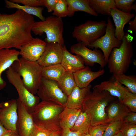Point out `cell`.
I'll return each mask as SVG.
<instances>
[{
  "label": "cell",
  "instance_id": "9a60e30c",
  "mask_svg": "<svg viewBox=\"0 0 136 136\" xmlns=\"http://www.w3.org/2000/svg\"><path fill=\"white\" fill-rule=\"evenodd\" d=\"M46 44L45 50L37 61L39 64L43 67L61 63L63 55V46L57 43Z\"/></svg>",
  "mask_w": 136,
  "mask_h": 136
},
{
  "label": "cell",
  "instance_id": "74e56055",
  "mask_svg": "<svg viewBox=\"0 0 136 136\" xmlns=\"http://www.w3.org/2000/svg\"><path fill=\"white\" fill-rule=\"evenodd\" d=\"M11 2L24 5L36 7L43 6L42 0H10Z\"/></svg>",
  "mask_w": 136,
  "mask_h": 136
},
{
  "label": "cell",
  "instance_id": "44dd1931",
  "mask_svg": "<svg viewBox=\"0 0 136 136\" xmlns=\"http://www.w3.org/2000/svg\"><path fill=\"white\" fill-rule=\"evenodd\" d=\"M91 87V84L87 87L83 88L76 86L68 96L64 107L82 110L84 101L90 91Z\"/></svg>",
  "mask_w": 136,
  "mask_h": 136
},
{
  "label": "cell",
  "instance_id": "7bdbcfd3",
  "mask_svg": "<svg viewBox=\"0 0 136 136\" xmlns=\"http://www.w3.org/2000/svg\"><path fill=\"white\" fill-rule=\"evenodd\" d=\"M2 136H20L17 131L9 130Z\"/></svg>",
  "mask_w": 136,
  "mask_h": 136
},
{
  "label": "cell",
  "instance_id": "b9f144b4",
  "mask_svg": "<svg viewBox=\"0 0 136 136\" xmlns=\"http://www.w3.org/2000/svg\"><path fill=\"white\" fill-rule=\"evenodd\" d=\"M129 25L128 27L127 30L128 31L134 32L136 33V15L134 19L132 21H130L128 22Z\"/></svg>",
  "mask_w": 136,
  "mask_h": 136
},
{
  "label": "cell",
  "instance_id": "6da1fadb",
  "mask_svg": "<svg viewBox=\"0 0 136 136\" xmlns=\"http://www.w3.org/2000/svg\"><path fill=\"white\" fill-rule=\"evenodd\" d=\"M35 22L32 15L20 10L10 14L0 13V49H20L31 41Z\"/></svg>",
  "mask_w": 136,
  "mask_h": 136
},
{
  "label": "cell",
  "instance_id": "ba28073f",
  "mask_svg": "<svg viewBox=\"0 0 136 136\" xmlns=\"http://www.w3.org/2000/svg\"><path fill=\"white\" fill-rule=\"evenodd\" d=\"M9 82L15 88L20 100L26 108L32 113L40 102V98L30 92L24 85L21 77L11 66L6 72Z\"/></svg>",
  "mask_w": 136,
  "mask_h": 136
},
{
  "label": "cell",
  "instance_id": "e575fe53",
  "mask_svg": "<svg viewBox=\"0 0 136 136\" xmlns=\"http://www.w3.org/2000/svg\"><path fill=\"white\" fill-rule=\"evenodd\" d=\"M108 124L105 123L90 126L88 132L90 136H103L104 133Z\"/></svg>",
  "mask_w": 136,
  "mask_h": 136
},
{
  "label": "cell",
  "instance_id": "c3c4849f",
  "mask_svg": "<svg viewBox=\"0 0 136 136\" xmlns=\"http://www.w3.org/2000/svg\"><path fill=\"white\" fill-rule=\"evenodd\" d=\"M4 102V101H2V102H0V111L3 105Z\"/></svg>",
  "mask_w": 136,
  "mask_h": 136
},
{
  "label": "cell",
  "instance_id": "60d3db41",
  "mask_svg": "<svg viewBox=\"0 0 136 136\" xmlns=\"http://www.w3.org/2000/svg\"><path fill=\"white\" fill-rule=\"evenodd\" d=\"M123 122L136 125V112H131L123 119Z\"/></svg>",
  "mask_w": 136,
  "mask_h": 136
},
{
  "label": "cell",
  "instance_id": "52a82bcc",
  "mask_svg": "<svg viewBox=\"0 0 136 136\" xmlns=\"http://www.w3.org/2000/svg\"><path fill=\"white\" fill-rule=\"evenodd\" d=\"M107 25L105 21L88 20L75 27L72 36L78 42L88 47L105 34Z\"/></svg>",
  "mask_w": 136,
  "mask_h": 136
},
{
  "label": "cell",
  "instance_id": "ffe728a7",
  "mask_svg": "<svg viewBox=\"0 0 136 136\" xmlns=\"http://www.w3.org/2000/svg\"><path fill=\"white\" fill-rule=\"evenodd\" d=\"M104 73V69L92 71L87 66L73 74L77 86L83 88L88 87L92 81Z\"/></svg>",
  "mask_w": 136,
  "mask_h": 136
},
{
  "label": "cell",
  "instance_id": "ac0fdd59",
  "mask_svg": "<svg viewBox=\"0 0 136 136\" xmlns=\"http://www.w3.org/2000/svg\"><path fill=\"white\" fill-rule=\"evenodd\" d=\"M110 15L115 24V36L119 40L122 41L125 34L124 30L125 25L135 15L123 12L115 8L111 9Z\"/></svg>",
  "mask_w": 136,
  "mask_h": 136
},
{
  "label": "cell",
  "instance_id": "d6986e66",
  "mask_svg": "<svg viewBox=\"0 0 136 136\" xmlns=\"http://www.w3.org/2000/svg\"><path fill=\"white\" fill-rule=\"evenodd\" d=\"M63 55L61 64L66 72L74 73L84 68L85 63L80 56L74 55L63 46Z\"/></svg>",
  "mask_w": 136,
  "mask_h": 136
},
{
  "label": "cell",
  "instance_id": "7dc6e473",
  "mask_svg": "<svg viewBox=\"0 0 136 136\" xmlns=\"http://www.w3.org/2000/svg\"><path fill=\"white\" fill-rule=\"evenodd\" d=\"M82 136H90V135L88 132V131H87L83 133Z\"/></svg>",
  "mask_w": 136,
  "mask_h": 136
},
{
  "label": "cell",
  "instance_id": "4316f807",
  "mask_svg": "<svg viewBox=\"0 0 136 136\" xmlns=\"http://www.w3.org/2000/svg\"><path fill=\"white\" fill-rule=\"evenodd\" d=\"M61 63L54 64L42 68V77L58 81L66 72Z\"/></svg>",
  "mask_w": 136,
  "mask_h": 136
},
{
  "label": "cell",
  "instance_id": "5bb4252c",
  "mask_svg": "<svg viewBox=\"0 0 136 136\" xmlns=\"http://www.w3.org/2000/svg\"><path fill=\"white\" fill-rule=\"evenodd\" d=\"M46 45L44 41L39 38H33L21 47L19 49L20 55L27 60L38 61L44 52Z\"/></svg>",
  "mask_w": 136,
  "mask_h": 136
},
{
  "label": "cell",
  "instance_id": "3957f363",
  "mask_svg": "<svg viewBox=\"0 0 136 136\" xmlns=\"http://www.w3.org/2000/svg\"><path fill=\"white\" fill-rule=\"evenodd\" d=\"M133 37L125 32L121 46L112 51L107 64L109 72L113 75L125 74L129 68L133 56L132 41Z\"/></svg>",
  "mask_w": 136,
  "mask_h": 136
},
{
  "label": "cell",
  "instance_id": "e0dca14e",
  "mask_svg": "<svg viewBox=\"0 0 136 136\" xmlns=\"http://www.w3.org/2000/svg\"><path fill=\"white\" fill-rule=\"evenodd\" d=\"M19 51L15 49H0V90L7 85V82L2 77L4 72L11 66L13 63L18 59Z\"/></svg>",
  "mask_w": 136,
  "mask_h": 136
},
{
  "label": "cell",
  "instance_id": "836d02e7",
  "mask_svg": "<svg viewBox=\"0 0 136 136\" xmlns=\"http://www.w3.org/2000/svg\"><path fill=\"white\" fill-rule=\"evenodd\" d=\"M121 102L131 112H136V94L129 92Z\"/></svg>",
  "mask_w": 136,
  "mask_h": 136
},
{
  "label": "cell",
  "instance_id": "30bf717a",
  "mask_svg": "<svg viewBox=\"0 0 136 136\" xmlns=\"http://www.w3.org/2000/svg\"><path fill=\"white\" fill-rule=\"evenodd\" d=\"M107 25L105 34L88 47L90 48H99L103 52L105 60L107 63L112 50L121 46L122 41L118 39L115 36V27L111 18L107 19Z\"/></svg>",
  "mask_w": 136,
  "mask_h": 136
},
{
  "label": "cell",
  "instance_id": "f35d334b",
  "mask_svg": "<svg viewBox=\"0 0 136 136\" xmlns=\"http://www.w3.org/2000/svg\"><path fill=\"white\" fill-rule=\"evenodd\" d=\"M84 132L82 131H73L69 129H62L60 136H82Z\"/></svg>",
  "mask_w": 136,
  "mask_h": 136
},
{
  "label": "cell",
  "instance_id": "ab89813d",
  "mask_svg": "<svg viewBox=\"0 0 136 136\" xmlns=\"http://www.w3.org/2000/svg\"><path fill=\"white\" fill-rule=\"evenodd\" d=\"M43 6L46 7L49 12H53L57 0H42Z\"/></svg>",
  "mask_w": 136,
  "mask_h": 136
},
{
  "label": "cell",
  "instance_id": "8992f818",
  "mask_svg": "<svg viewBox=\"0 0 136 136\" xmlns=\"http://www.w3.org/2000/svg\"><path fill=\"white\" fill-rule=\"evenodd\" d=\"M63 24L62 18L52 15L45 18L44 21H35L31 31L36 35L41 36L45 33L46 43H57L64 45L63 37Z\"/></svg>",
  "mask_w": 136,
  "mask_h": 136
},
{
  "label": "cell",
  "instance_id": "d4e9b609",
  "mask_svg": "<svg viewBox=\"0 0 136 136\" xmlns=\"http://www.w3.org/2000/svg\"><path fill=\"white\" fill-rule=\"evenodd\" d=\"M92 9L98 14L111 17V9L116 8L114 0H87Z\"/></svg>",
  "mask_w": 136,
  "mask_h": 136
},
{
  "label": "cell",
  "instance_id": "277c9868",
  "mask_svg": "<svg viewBox=\"0 0 136 136\" xmlns=\"http://www.w3.org/2000/svg\"><path fill=\"white\" fill-rule=\"evenodd\" d=\"M64 107L52 102L42 101L32 113L35 124L51 131L61 130L59 116Z\"/></svg>",
  "mask_w": 136,
  "mask_h": 136
},
{
  "label": "cell",
  "instance_id": "8d00e7d4",
  "mask_svg": "<svg viewBox=\"0 0 136 136\" xmlns=\"http://www.w3.org/2000/svg\"><path fill=\"white\" fill-rule=\"evenodd\" d=\"M52 132L35 124L34 129L30 136H50Z\"/></svg>",
  "mask_w": 136,
  "mask_h": 136
},
{
  "label": "cell",
  "instance_id": "f546056e",
  "mask_svg": "<svg viewBox=\"0 0 136 136\" xmlns=\"http://www.w3.org/2000/svg\"><path fill=\"white\" fill-rule=\"evenodd\" d=\"M121 84L125 86L132 93L136 94V76L135 75H127L124 74L113 75Z\"/></svg>",
  "mask_w": 136,
  "mask_h": 136
},
{
  "label": "cell",
  "instance_id": "83f0119b",
  "mask_svg": "<svg viewBox=\"0 0 136 136\" xmlns=\"http://www.w3.org/2000/svg\"><path fill=\"white\" fill-rule=\"evenodd\" d=\"M57 82L60 88L67 96L77 86L73 74L67 72Z\"/></svg>",
  "mask_w": 136,
  "mask_h": 136
},
{
  "label": "cell",
  "instance_id": "d590c367",
  "mask_svg": "<svg viewBox=\"0 0 136 136\" xmlns=\"http://www.w3.org/2000/svg\"><path fill=\"white\" fill-rule=\"evenodd\" d=\"M120 131L123 136H136V125L124 122Z\"/></svg>",
  "mask_w": 136,
  "mask_h": 136
},
{
  "label": "cell",
  "instance_id": "4dcf8cb0",
  "mask_svg": "<svg viewBox=\"0 0 136 136\" xmlns=\"http://www.w3.org/2000/svg\"><path fill=\"white\" fill-rule=\"evenodd\" d=\"M115 7L123 12L131 13L132 10L136 13V3L134 0H114Z\"/></svg>",
  "mask_w": 136,
  "mask_h": 136
},
{
  "label": "cell",
  "instance_id": "ee69618b",
  "mask_svg": "<svg viewBox=\"0 0 136 136\" xmlns=\"http://www.w3.org/2000/svg\"><path fill=\"white\" fill-rule=\"evenodd\" d=\"M9 130L6 129L4 126L0 121V136H2Z\"/></svg>",
  "mask_w": 136,
  "mask_h": 136
},
{
  "label": "cell",
  "instance_id": "8fae6325",
  "mask_svg": "<svg viewBox=\"0 0 136 136\" xmlns=\"http://www.w3.org/2000/svg\"><path fill=\"white\" fill-rule=\"evenodd\" d=\"M70 50L71 53L80 56L86 65L91 66L97 63L103 68L107 64L103 54L100 50H91L82 43L78 42L73 45Z\"/></svg>",
  "mask_w": 136,
  "mask_h": 136
},
{
  "label": "cell",
  "instance_id": "5b68a950",
  "mask_svg": "<svg viewBox=\"0 0 136 136\" xmlns=\"http://www.w3.org/2000/svg\"><path fill=\"white\" fill-rule=\"evenodd\" d=\"M11 67L22 78L27 89L35 95L40 86L43 67L37 61H29L21 57L13 63Z\"/></svg>",
  "mask_w": 136,
  "mask_h": 136
},
{
  "label": "cell",
  "instance_id": "7a4b0ae2",
  "mask_svg": "<svg viewBox=\"0 0 136 136\" xmlns=\"http://www.w3.org/2000/svg\"><path fill=\"white\" fill-rule=\"evenodd\" d=\"M108 91L93 88L83 102L82 111L86 113L90 120L91 126L107 123L106 108L115 98Z\"/></svg>",
  "mask_w": 136,
  "mask_h": 136
},
{
  "label": "cell",
  "instance_id": "cb8c5ba5",
  "mask_svg": "<svg viewBox=\"0 0 136 136\" xmlns=\"http://www.w3.org/2000/svg\"><path fill=\"white\" fill-rule=\"evenodd\" d=\"M68 9V16L71 17L75 12L81 11L97 17L98 14L89 6L87 0H66Z\"/></svg>",
  "mask_w": 136,
  "mask_h": 136
},
{
  "label": "cell",
  "instance_id": "f1b7e54d",
  "mask_svg": "<svg viewBox=\"0 0 136 136\" xmlns=\"http://www.w3.org/2000/svg\"><path fill=\"white\" fill-rule=\"evenodd\" d=\"M90 120L88 116L85 112L81 111L72 128L70 129L73 131H88L91 125Z\"/></svg>",
  "mask_w": 136,
  "mask_h": 136
},
{
  "label": "cell",
  "instance_id": "1f68e13d",
  "mask_svg": "<svg viewBox=\"0 0 136 136\" xmlns=\"http://www.w3.org/2000/svg\"><path fill=\"white\" fill-rule=\"evenodd\" d=\"M53 12V15L60 18L67 16L68 9L66 0H57Z\"/></svg>",
  "mask_w": 136,
  "mask_h": 136
},
{
  "label": "cell",
  "instance_id": "7c38bea8",
  "mask_svg": "<svg viewBox=\"0 0 136 136\" xmlns=\"http://www.w3.org/2000/svg\"><path fill=\"white\" fill-rule=\"evenodd\" d=\"M18 119L16 99L13 98L4 102L0 111V121L4 127L9 130L17 131Z\"/></svg>",
  "mask_w": 136,
  "mask_h": 136
},
{
  "label": "cell",
  "instance_id": "603a6c76",
  "mask_svg": "<svg viewBox=\"0 0 136 136\" xmlns=\"http://www.w3.org/2000/svg\"><path fill=\"white\" fill-rule=\"evenodd\" d=\"M81 111V109L65 107L59 116L60 125L61 129H71L74 126Z\"/></svg>",
  "mask_w": 136,
  "mask_h": 136
},
{
  "label": "cell",
  "instance_id": "9c48e42d",
  "mask_svg": "<svg viewBox=\"0 0 136 136\" xmlns=\"http://www.w3.org/2000/svg\"><path fill=\"white\" fill-rule=\"evenodd\" d=\"M37 94L42 101L52 102L64 107L68 97L57 81L42 77Z\"/></svg>",
  "mask_w": 136,
  "mask_h": 136
},
{
  "label": "cell",
  "instance_id": "7402d4cb",
  "mask_svg": "<svg viewBox=\"0 0 136 136\" xmlns=\"http://www.w3.org/2000/svg\"><path fill=\"white\" fill-rule=\"evenodd\" d=\"M131 112L128 107L119 101L112 103L108 107L106 112L107 123L123 120Z\"/></svg>",
  "mask_w": 136,
  "mask_h": 136
},
{
  "label": "cell",
  "instance_id": "f6af8a7d",
  "mask_svg": "<svg viewBox=\"0 0 136 136\" xmlns=\"http://www.w3.org/2000/svg\"><path fill=\"white\" fill-rule=\"evenodd\" d=\"M61 130L52 131L50 136H60Z\"/></svg>",
  "mask_w": 136,
  "mask_h": 136
},
{
  "label": "cell",
  "instance_id": "484cf974",
  "mask_svg": "<svg viewBox=\"0 0 136 136\" xmlns=\"http://www.w3.org/2000/svg\"><path fill=\"white\" fill-rule=\"evenodd\" d=\"M5 6L9 9L15 8L21 10L26 13L36 16L41 21H44L45 18L42 14V11L44 10L43 7H33L27 5H21L12 2L10 1H5Z\"/></svg>",
  "mask_w": 136,
  "mask_h": 136
},
{
  "label": "cell",
  "instance_id": "d6a6232c",
  "mask_svg": "<svg viewBox=\"0 0 136 136\" xmlns=\"http://www.w3.org/2000/svg\"><path fill=\"white\" fill-rule=\"evenodd\" d=\"M123 123V120H122L109 123L103 136H114L120 131Z\"/></svg>",
  "mask_w": 136,
  "mask_h": 136
},
{
  "label": "cell",
  "instance_id": "2e32d148",
  "mask_svg": "<svg viewBox=\"0 0 136 136\" xmlns=\"http://www.w3.org/2000/svg\"><path fill=\"white\" fill-rule=\"evenodd\" d=\"M113 76L108 80L102 82L94 85L93 87L100 90L108 91L112 96L117 97L119 100L121 102L128 92L130 91Z\"/></svg>",
  "mask_w": 136,
  "mask_h": 136
},
{
  "label": "cell",
  "instance_id": "4fadbf2b",
  "mask_svg": "<svg viewBox=\"0 0 136 136\" xmlns=\"http://www.w3.org/2000/svg\"><path fill=\"white\" fill-rule=\"evenodd\" d=\"M16 100L18 114L17 131L20 136H30L35 125L32 113L26 108L19 98Z\"/></svg>",
  "mask_w": 136,
  "mask_h": 136
},
{
  "label": "cell",
  "instance_id": "bcb514c9",
  "mask_svg": "<svg viewBox=\"0 0 136 136\" xmlns=\"http://www.w3.org/2000/svg\"><path fill=\"white\" fill-rule=\"evenodd\" d=\"M113 136H123L121 131H119Z\"/></svg>",
  "mask_w": 136,
  "mask_h": 136
}]
</instances>
